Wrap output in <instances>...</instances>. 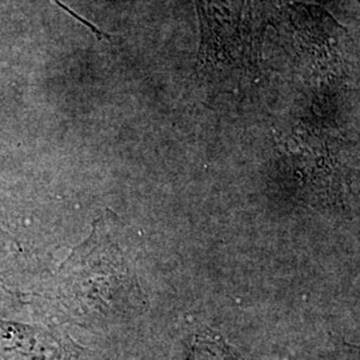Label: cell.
<instances>
[{
	"mask_svg": "<svg viewBox=\"0 0 360 360\" xmlns=\"http://www.w3.org/2000/svg\"><path fill=\"white\" fill-rule=\"evenodd\" d=\"M190 360H242L231 348L218 339L196 336L193 340Z\"/></svg>",
	"mask_w": 360,
	"mask_h": 360,
	"instance_id": "cell-2",
	"label": "cell"
},
{
	"mask_svg": "<svg viewBox=\"0 0 360 360\" xmlns=\"http://www.w3.org/2000/svg\"><path fill=\"white\" fill-rule=\"evenodd\" d=\"M202 26L200 60L235 63L245 53L248 0H195Z\"/></svg>",
	"mask_w": 360,
	"mask_h": 360,
	"instance_id": "cell-1",
	"label": "cell"
}]
</instances>
